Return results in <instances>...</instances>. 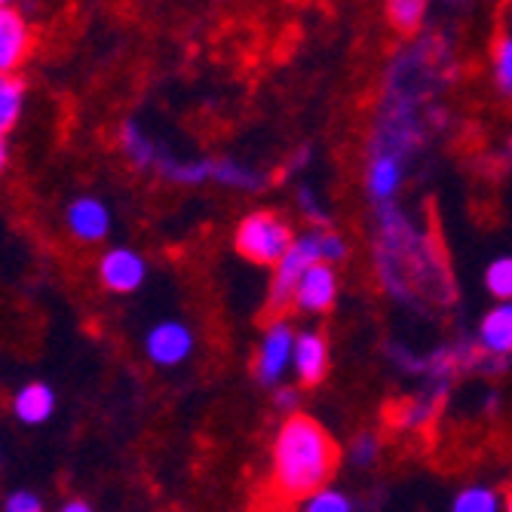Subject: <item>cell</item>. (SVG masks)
<instances>
[{
    "label": "cell",
    "mask_w": 512,
    "mask_h": 512,
    "mask_svg": "<svg viewBox=\"0 0 512 512\" xmlns=\"http://www.w3.org/2000/svg\"><path fill=\"white\" fill-rule=\"evenodd\" d=\"M335 463L338 448L329 433L310 417H292L273 442V488L289 500L310 497L332 479Z\"/></svg>",
    "instance_id": "cell-1"
},
{
    "label": "cell",
    "mask_w": 512,
    "mask_h": 512,
    "mask_svg": "<svg viewBox=\"0 0 512 512\" xmlns=\"http://www.w3.org/2000/svg\"><path fill=\"white\" fill-rule=\"evenodd\" d=\"M347 255V246L338 234H332L329 227H319V230H310V234L298 237L289 252L276 261V276L270 283V295H267V310L270 313H279L292 307V292L298 286L301 273L316 264V261H341Z\"/></svg>",
    "instance_id": "cell-2"
},
{
    "label": "cell",
    "mask_w": 512,
    "mask_h": 512,
    "mask_svg": "<svg viewBox=\"0 0 512 512\" xmlns=\"http://www.w3.org/2000/svg\"><path fill=\"white\" fill-rule=\"evenodd\" d=\"M295 243L292 227L276 212H252L237 227V252L255 264H276Z\"/></svg>",
    "instance_id": "cell-3"
},
{
    "label": "cell",
    "mask_w": 512,
    "mask_h": 512,
    "mask_svg": "<svg viewBox=\"0 0 512 512\" xmlns=\"http://www.w3.org/2000/svg\"><path fill=\"white\" fill-rule=\"evenodd\" d=\"M145 353L160 368H175L194 353V332L181 319H163L145 335Z\"/></svg>",
    "instance_id": "cell-4"
},
{
    "label": "cell",
    "mask_w": 512,
    "mask_h": 512,
    "mask_svg": "<svg viewBox=\"0 0 512 512\" xmlns=\"http://www.w3.org/2000/svg\"><path fill=\"white\" fill-rule=\"evenodd\" d=\"M295 332L286 322H273L261 338L258 356H255V375L261 384H279L286 375V368L292 365L295 356Z\"/></svg>",
    "instance_id": "cell-5"
},
{
    "label": "cell",
    "mask_w": 512,
    "mask_h": 512,
    "mask_svg": "<svg viewBox=\"0 0 512 512\" xmlns=\"http://www.w3.org/2000/svg\"><path fill=\"white\" fill-rule=\"evenodd\" d=\"M335 298H338V276L332 261H316L301 273L292 292V307L301 313H322L335 304Z\"/></svg>",
    "instance_id": "cell-6"
},
{
    "label": "cell",
    "mask_w": 512,
    "mask_h": 512,
    "mask_svg": "<svg viewBox=\"0 0 512 512\" xmlns=\"http://www.w3.org/2000/svg\"><path fill=\"white\" fill-rule=\"evenodd\" d=\"M99 279L102 286L114 295H132L145 286L148 279V261L135 249H111L99 261Z\"/></svg>",
    "instance_id": "cell-7"
},
{
    "label": "cell",
    "mask_w": 512,
    "mask_h": 512,
    "mask_svg": "<svg viewBox=\"0 0 512 512\" xmlns=\"http://www.w3.org/2000/svg\"><path fill=\"white\" fill-rule=\"evenodd\" d=\"M65 227L80 243H102L111 230V212L96 197H80L65 209Z\"/></svg>",
    "instance_id": "cell-8"
},
{
    "label": "cell",
    "mask_w": 512,
    "mask_h": 512,
    "mask_svg": "<svg viewBox=\"0 0 512 512\" xmlns=\"http://www.w3.org/2000/svg\"><path fill=\"white\" fill-rule=\"evenodd\" d=\"M31 50V31L22 13L0 7V74H13Z\"/></svg>",
    "instance_id": "cell-9"
},
{
    "label": "cell",
    "mask_w": 512,
    "mask_h": 512,
    "mask_svg": "<svg viewBox=\"0 0 512 512\" xmlns=\"http://www.w3.org/2000/svg\"><path fill=\"white\" fill-rule=\"evenodd\" d=\"M292 365H295V375L301 384H307V387L319 384L325 378V371H329V344H325V338L316 332H301L295 338Z\"/></svg>",
    "instance_id": "cell-10"
},
{
    "label": "cell",
    "mask_w": 512,
    "mask_h": 512,
    "mask_svg": "<svg viewBox=\"0 0 512 512\" xmlns=\"http://www.w3.org/2000/svg\"><path fill=\"white\" fill-rule=\"evenodd\" d=\"M368 194L378 203H393V197L399 194L402 184V157L393 151H378L368 163Z\"/></svg>",
    "instance_id": "cell-11"
},
{
    "label": "cell",
    "mask_w": 512,
    "mask_h": 512,
    "mask_svg": "<svg viewBox=\"0 0 512 512\" xmlns=\"http://www.w3.org/2000/svg\"><path fill=\"white\" fill-rule=\"evenodd\" d=\"M13 411H16L19 421L28 424V427L46 424L53 417V411H56V393H53V387L50 384H40V381L25 384L16 393V399H13Z\"/></svg>",
    "instance_id": "cell-12"
},
{
    "label": "cell",
    "mask_w": 512,
    "mask_h": 512,
    "mask_svg": "<svg viewBox=\"0 0 512 512\" xmlns=\"http://www.w3.org/2000/svg\"><path fill=\"white\" fill-rule=\"evenodd\" d=\"M479 347L488 356H509L512 353V301L497 304L479 329Z\"/></svg>",
    "instance_id": "cell-13"
},
{
    "label": "cell",
    "mask_w": 512,
    "mask_h": 512,
    "mask_svg": "<svg viewBox=\"0 0 512 512\" xmlns=\"http://www.w3.org/2000/svg\"><path fill=\"white\" fill-rule=\"evenodd\" d=\"M25 105V83L16 74H0V132H10Z\"/></svg>",
    "instance_id": "cell-14"
},
{
    "label": "cell",
    "mask_w": 512,
    "mask_h": 512,
    "mask_svg": "<svg viewBox=\"0 0 512 512\" xmlns=\"http://www.w3.org/2000/svg\"><path fill=\"white\" fill-rule=\"evenodd\" d=\"M123 151H126V157H129L135 166H142V169H145V166L154 169L157 154H160V148L145 135V129H138L135 123H129V126L123 129Z\"/></svg>",
    "instance_id": "cell-15"
},
{
    "label": "cell",
    "mask_w": 512,
    "mask_h": 512,
    "mask_svg": "<svg viewBox=\"0 0 512 512\" xmlns=\"http://www.w3.org/2000/svg\"><path fill=\"white\" fill-rule=\"evenodd\" d=\"M427 16V0H387V19L396 31H417Z\"/></svg>",
    "instance_id": "cell-16"
},
{
    "label": "cell",
    "mask_w": 512,
    "mask_h": 512,
    "mask_svg": "<svg viewBox=\"0 0 512 512\" xmlns=\"http://www.w3.org/2000/svg\"><path fill=\"white\" fill-rule=\"evenodd\" d=\"M454 509H457V512H497V509H500V497H497V491H491V488L473 485V488H467V491H460V494H457Z\"/></svg>",
    "instance_id": "cell-17"
},
{
    "label": "cell",
    "mask_w": 512,
    "mask_h": 512,
    "mask_svg": "<svg viewBox=\"0 0 512 512\" xmlns=\"http://www.w3.org/2000/svg\"><path fill=\"white\" fill-rule=\"evenodd\" d=\"M485 286L497 301H512V258H497L485 270Z\"/></svg>",
    "instance_id": "cell-18"
},
{
    "label": "cell",
    "mask_w": 512,
    "mask_h": 512,
    "mask_svg": "<svg viewBox=\"0 0 512 512\" xmlns=\"http://www.w3.org/2000/svg\"><path fill=\"white\" fill-rule=\"evenodd\" d=\"M304 509L307 512H350V500L341 491H332V488L322 485L319 491H313L304 500Z\"/></svg>",
    "instance_id": "cell-19"
},
{
    "label": "cell",
    "mask_w": 512,
    "mask_h": 512,
    "mask_svg": "<svg viewBox=\"0 0 512 512\" xmlns=\"http://www.w3.org/2000/svg\"><path fill=\"white\" fill-rule=\"evenodd\" d=\"M494 77H497V86L512 96V34H506L500 43H497V53H494Z\"/></svg>",
    "instance_id": "cell-20"
},
{
    "label": "cell",
    "mask_w": 512,
    "mask_h": 512,
    "mask_svg": "<svg viewBox=\"0 0 512 512\" xmlns=\"http://www.w3.org/2000/svg\"><path fill=\"white\" fill-rule=\"evenodd\" d=\"M4 509L7 512H40L43 503L34 491H13L7 500H4Z\"/></svg>",
    "instance_id": "cell-21"
},
{
    "label": "cell",
    "mask_w": 512,
    "mask_h": 512,
    "mask_svg": "<svg viewBox=\"0 0 512 512\" xmlns=\"http://www.w3.org/2000/svg\"><path fill=\"white\" fill-rule=\"evenodd\" d=\"M350 457H353L356 467H368V463H375V457H378V442L371 439V436H359L353 451H350Z\"/></svg>",
    "instance_id": "cell-22"
},
{
    "label": "cell",
    "mask_w": 512,
    "mask_h": 512,
    "mask_svg": "<svg viewBox=\"0 0 512 512\" xmlns=\"http://www.w3.org/2000/svg\"><path fill=\"white\" fill-rule=\"evenodd\" d=\"M298 200H301V209L307 212V218H310L313 224H319V227L329 224V221H325V212H322L319 200L313 197V191H310V188H301V191H298Z\"/></svg>",
    "instance_id": "cell-23"
},
{
    "label": "cell",
    "mask_w": 512,
    "mask_h": 512,
    "mask_svg": "<svg viewBox=\"0 0 512 512\" xmlns=\"http://www.w3.org/2000/svg\"><path fill=\"white\" fill-rule=\"evenodd\" d=\"M62 509H65V512H89L92 506H89L86 500H68V503H65Z\"/></svg>",
    "instance_id": "cell-24"
},
{
    "label": "cell",
    "mask_w": 512,
    "mask_h": 512,
    "mask_svg": "<svg viewBox=\"0 0 512 512\" xmlns=\"http://www.w3.org/2000/svg\"><path fill=\"white\" fill-rule=\"evenodd\" d=\"M7 157H10V148H7V138H4V132H0V172L7 169Z\"/></svg>",
    "instance_id": "cell-25"
},
{
    "label": "cell",
    "mask_w": 512,
    "mask_h": 512,
    "mask_svg": "<svg viewBox=\"0 0 512 512\" xmlns=\"http://www.w3.org/2000/svg\"><path fill=\"white\" fill-rule=\"evenodd\" d=\"M506 506H509V509H512V494H509V500H506Z\"/></svg>",
    "instance_id": "cell-26"
},
{
    "label": "cell",
    "mask_w": 512,
    "mask_h": 512,
    "mask_svg": "<svg viewBox=\"0 0 512 512\" xmlns=\"http://www.w3.org/2000/svg\"><path fill=\"white\" fill-rule=\"evenodd\" d=\"M4 4H10V0H0V7H4Z\"/></svg>",
    "instance_id": "cell-27"
},
{
    "label": "cell",
    "mask_w": 512,
    "mask_h": 512,
    "mask_svg": "<svg viewBox=\"0 0 512 512\" xmlns=\"http://www.w3.org/2000/svg\"><path fill=\"white\" fill-rule=\"evenodd\" d=\"M509 151H512V145H509Z\"/></svg>",
    "instance_id": "cell-28"
}]
</instances>
